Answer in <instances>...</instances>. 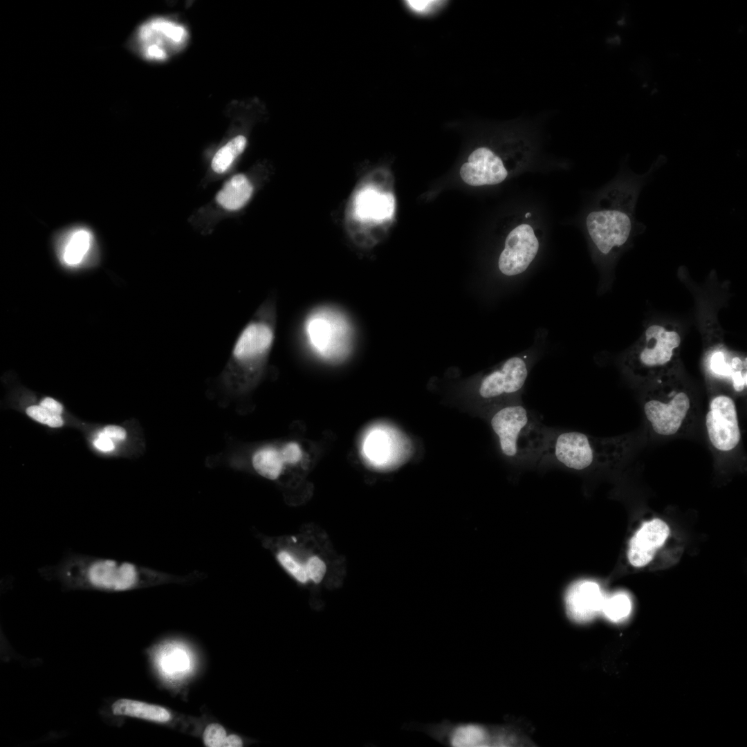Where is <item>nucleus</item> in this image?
Listing matches in <instances>:
<instances>
[{
  "mask_svg": "<svg viewBox=\"0 0 747 747\" xmlns=\"http://www.w3.org/2000/svg\"><path fill=\"white\" fill-rule=\"evenodd\" d=\"M666 161L665 156L659 155L642 174L623 169L620 176L598 195L587 214L585 226L600 260H614L635 236L645 231V225L636 218V204L643 187Z\"/></svg>",
  "mask_w": 747,
  "mask_h": 747,
  "instance_id": "f257e3e1",
  "label": "nucleus"
},
{
  "mask_svg": "<svg viewBox=\"0 0 747 747\" xmlns=\"http://www.w3.org/2000/svg\"><path fill=\"white\" fill-rule=\"evenodd\" d=\"M39 573L70 589L109 592L183 583L197 577V573L174 575L131 562L78 553L67 555L57 564L42 568Z\"/></svg>",
  "mask_w": 747,
  "mask_h": 747,
  "instance_id": "f03ea898",
  "label": "nucleus"
},
{
  "mask_svg": "<svg viewBox=\"0 0 747 747\" xmlns=\"http://www.w3.org/2000/svg\"><path fill=\"white\" fill-rule=\"evenodd\" d=\"M490 424L503 454L520 466L544 464L557 428L546 425L522 401L499 409Z\"/></svg>",
  "mask_w": 747,
  "mask_h": 747,
  "instance_id": "7ed1b4c3",
  "label": "nucleus"
},
{
  "mask_svg": "<svg viewBox=\"0 0 747 747\" xmlns=\"http://www.w3.org/2000/svg\"><path fill=\"white\" fill-rule=\"evenodd\" d=\"M628 448V437L625 436L600 438L578 431L556 429L544 463L582 471L622 461Z\"/></svg>",
  "mask_w": 747,
  "mask_h": 747,
  "instance_id": "20e7f679",
  "label": "nucleus"
},
{
  "mask_svg": "<svg viewBox=\"0 0 747 747\" xmlns=\"http://www.w3.org/2000/svg\"><path fill=\"white\" fill-rule=\"evenodd\" d=\"M277 324V308L267 298L239 335L231 356V367L241 383H249L259 374L273 347Z\"/></svg>",
  "mask_w": 747,
  "mask_h": 747,
  "instance_id": "39448f33",
  "label": "nucleus"
},
{
  "mask_svg": "<svg viewBox=\"0 0 747 747\" xmlns=\"http://www.w3.org/2000/svg\"><path fill=\"white\" fill-rule=\"evenodd\" d=\"M304 341L321 360L339 363L349 355L353 343V329L347 314L330 304L311 310L302 324Z\"/></svg>",
  "mask_w": 747,
  "mask_h": 747,
  "instance_id": "423d86ee",
  "label": "nucleus"
},
{
  "mask_svg": "<svg viewBox=\"0 0 747 747\" xmlns=\"http://www.w3.org/2000/svg\"><path fill=\"white\" fill-rule=\"evenodd\" d=\"M681 338L667 325L654 324L643 333L639 343L626 354L624 365L633 372L656 376L671 368L678 358Z\"/></svg>",
  "mask_w": 747,
  "mask_h": 747,
  "instance_id": "0eeeda50",
  "label": "nucleus"
},
{
  "mask_svg": "<svg viewBox=\"0 0 747 747\" xmlns=\"http://www.w3.org/2000/svg\"><path fill=\"white\" fill-rule=\"evenodd\" d=\"M537 356V351L530 349L507 359L481 380L479 396L484 400L507 398L512 403L522 401L524 385Z\"/></svg>",
  "mask_w": 747,
  "mask_h": 747,
  "instance_id": "6e6552de",
  "label": "nucleus"
},
{
  "mask_svg": "<svg viewBox=\"0 0 747 747\" xmlns=\"http://www.w3.org/2000/svg\"><path fill=\"white\" fill-rule=\"evenodd\" d=\"M420 730L442 745L452 747L504 746L510 744L501 727L444 720L420 726Z\"/></svg>",
  "mask_w": 747,
  "mask_h": 747,
  "instance_id": "1a4fd4ad",
  "label": "nucleus"
},
{
  "mask_svg": "<svg viewBox=\"0 0 747 747\" xmlns=\"http://www.w3.org/2000/svg\"><path fill=\"white\" fill-rule=\"evenodd\" d=\"M643 409L653 431L661 436H670L680 432L689 418L692 400L683 389H673L667 394L649 396Z\"/></svg>",
  "mask_w": 747,
  "mask_h": 747,
  "instance_id": "9d476101",
  "label": "nucleus"
},
{
  "mask_svg": "<svg viewBox=\"0 0 747 747\" xmlns=\"http://www.w3.org/2000/svg\"><path fill=\"white\" fill-rule=\"evenodd\" d=\"M706 426L710 442L717 450L728 452L737 446L741 432L736 405L730 396L718 395L712 399Z\"/></svg>",
  "mask_w": 747,
  "mask_h": 747,
  "instance_id": "9b49d317",
  "label": "nucleus"
},
{
  "mask_svg": "<svg viewBox=\"0 0 747 747\" xmlns=\"http://www.w3.org/2000/svg\"><path fill=\"white\" fill-rule=\"evenodd\" d=\"M540 249V241L533 228L528 223L515 227L507 235L499 259L500 272L508 277L524 273Z\"/></svg>",
  "mask_w": 747,
  "mask_h": 747,
  "instance_id": "f8f14e48",
  "label": "nucleus"
},
{
  "mask_svg": "<svg viewBox=\"0 0 747 747\" xmlns=\"http://www.w3.org/2000/svg\"><path fill=\"white\" fill-rule=\"evenodd\" d=\"M185 28L169 20L156 18L147 21L138 30L136 43L141 55L149 60H162L167 57L169 46L180 47L185 41Z\"/></svg>",
  "mask_w": 747,
  "mask_h": 747,
  "instance_id": "ddd939ff",
  "label": "nucleus"
},
{
  "mask_svg": "<svg viewBox=\"0 0 747 747\" xmlns=\"http://www.w3.org/2000/svg\"><path fill=\"white\" fill-rule=\"evenodd\" d=\"M459 173L463 181L472 186L499 184L508 174L501 158L486 147L474 150Z\"/></svg>",
  "mask_w": 747,
  "mask_h": 747,
  "instance_id": "4468645a",
  "label": "nucleus"
},
{
  "mask_svg": "<svg viewBox=\"0 0 747 747\" xmlns=\"http://www.w3.org/2000/svg\"><path fill=\"white\" fill-rule=\"evenodd\" d=\"M605 596L600 586L591 580L573 584L566 594L568 616L577 622H587L601 612Z\"/></svg>",
  "mask_w": 747,
  "mask_h": 747,
  "instance_id": "2eb2a0df",
  "label": "nucleus"
},
{
  "mask_svg": "<svg viewBox=\"0 0 747 747\" xmlns=\"http://www.w3.org/2000/svg\"><path fill=\"white\" fill-rule=\"evenodd\" d=\"M670 533L668 526L661 519L645 522L629 542L628 559L635 567H642L653 559Z\"/></svg>",
  "mask_w": 747,
  "mask_h": 747,
  "instance_id": "dca6fc26",
  "label": "nucleus"
},
{
  "mask_svg": "<svg viewBox=\"0 0 747 747\" xmlns=\"http://www.w3.org/2000/svg\"><path fill=\"white\" fill-rule=\"evenodd\" d=\"M394 200L389 193H382L367 187L360 190L353 202V215L356 220L380 223L392 216Z\"/></svg>",
  "mask_w": 747,
  "mask_h": 747,
  "instance_id": "f3484780",
  "label": "nucleus"
},
{
  "mask_svg": "<svg viewBox=\"0 0 747 747\" xmlns=\"http://www.w3.org/2000/svg\"><path fill=\"white\" fill-rule=\"evenodd\" d=\"M111 712L118 716H125L157 723H167L172 718L171 712L164 707L129 699H120L111 706Z\"/></svg>",
  "mask_w": 747,
  "mask_h": 747,
  "instance_id": "a211bd4d",
  "label": "nucleus"
},
{
  "mask_svg": "<svg viewBox=\"0 0 747 747\" xmlns=\"http://www.w3.org/2000/svg\"><path fill=\"white\" fill-rule=\"evenodd\" d=\"M91 232L78 228L71 230L66 237L61 248V258L68 266L80 265L86 259L92 246Z\"/></svg>",
  "mask_w": 747,
  "mask_h": 747,
  "instance_id": "6ab92c4d",
  "label": "nucleus"
},
{
  "mask_svg": "<svg viewBox=\"0 0 747 747\" xmlns=\"http://www.w3.org/2000/svg\"><path fill=\"white\" fill-rule=\"evenodd\" d=\"M252 193V186L243 174H237L225 183L216 199L223 208L236 210L242 208Z\"/></svg>",
  "mask_w": 747,
  "mask_h": 747,
  "instance_id": "aec40b11",
  "label": "nucleus"
},
{
  "mask_svg": "<svg viewBox=\"0 0 747 747\" xmlns=\"http://www.w3.org/2000/svg\"><path fill=\"white\" fill-rule=\"evenodd\" d=\"M252 463L258 474L271 480L279 477L285 464L281 450L273 447L258 450L252 456Z\"/></svg>",
  "mask_w": 747,
  "mask_h": 747,
  "instance_id": "412c9836",
  "label": "nucleus"
},
{
  "mask_svg": "<svg viewBox=\"0 0 747 747\" xmlns=\"http://www.w3.org/2000/svg\"><path fill=\"white\" fill-rule=\"evenodd\" d=\"M387 433L382 430H374L366 436L363 452L374 465L382 466L387 462L389 441Z\"/></svg>",
  "mask_w": 747,
  "mask_h": 747,
  "instance_id": "4be33fe9",
  "label": "nucleus"
},
{
  "mask_svg": "<svg viewBox=\"0 0 747 747\" xmlns=\"http://www.w3.org/2000/svg\"><path fill=\"white\" fill-rule=\"evenodd\" d=\"M246 144V139L243 136H238L230 140L214 155L212 160V169L219 174L226 171L234 159L243 151Z\"/></svg>",
  "mask_w": 747,
  "mask_h": 747,
  "instance_id": "5701e85b",
  "label": "nucleus"
},
{
  "mask_svg": "<svg viewBox=\"0 0 747 747\" xmlns=\"http://www.w3.org/2000/svg\"><path fill=\"white\" fill-rule=\"evenodd\" d=\"M631 609V600L623 592L605 596L601 612L611 622H618L626 619Z\"/></svg>",
  "mask_w": 747,
  "mask_h": 747,
  "instance_id": "b1692460",
  "label": "nucleus"
},
{
  "mask_svg": "<svg viewBox=\"0 0 747 747\" xmlns=\"http://www.w3.org/2000/svg\"><path fill=\"white\" fill-rule=\"evenodd\" d=\"M731 359H729L728 351L723 346L716 347L709 354L710 371L717 376L730 378L732 371Z\"/></svg>",
  "mask_w": 747,
  "mask_h": 747,
  "instance_id": "393cba45",
  "label": "nucleus"
},
{
  "mask_svg": "<svg viewBox=\"0 0 747 747\" xmlns=\"http://www.w3.org/2000/svg\"><path fill=\"white\" fill-rule=\"evenodd\" d=\"M26 413L34 420L52 427H58L63 425V420L60 415L53 414L40 405L28 407L26 409Z\"/></svg>",
  "mask_w": 747,
  "mask_h": 747,
  "instance_id": "a878e982",
  "label": "nucleus"
},
{
  "mask_svg": "<svg viewBox=\"0 0 747 747\" xmlns=\"http://www.w3.org/2000/svg\"><path fill=\"white\" fill-rule=\"evenodd\" d=\"M280 564L297 580L306 582L308 580L305 566L297 562L289 553L280 551L277 555Z\"/></svg>",
  "mask_w": 747,
  "mask_h": 747,
  "instance_id": "bb28decb",
  "label": "nucleus"
},
{
  "mask_svg": "<svg viewBox=\"0 0 747 747\" xmlns=\"http://www.w3.org/2000/svg\"><path fill=\"white\" fill-rule=\"evenodd\" d=\"M732 371L730 378L732 386L736 391L741 392L746 387V358L741 359L739 356H734L731 359Z\"/></svg>",
  "mask_w": 747,
  "mask_h": 747,
  "instance_id": "cd10ccee",
  "label": "nucleus"
},
{
  "mask_svg": "<svg viewBox=\"0 0 747 747\" xmlns=\"http://www.w3.org/2000/svg\"><path fill=\"white\" fill-rule=\"evenodd\" d=\"M227 737L226 731L221 725L212 723L207 726L203 734V741L208 747H223Z\"/></svg>",
  "mask_w": 747,
  "mask_h": 747,
  "instance_id": "c85d7f7f",
  "label": "nucleus"
},
{
  "mask_svg": "<svg viewBox=\"0 0 747 747\" xmlns=\"http://www.w3.org/2000/svg\"><path fill=\"white\" fill-rule=\"evenodd\" d=\"M308 579L315 583H319L322 580L326 573V565L324 562L317 557H311L305 565Z\"/></svg>",
  "mask_w": 747,
  "mask_h": 747,
  "instance_id": "c756f323",
  "label": "nucleus"
},
{
  "mask_svg": "<svg viewBox=\"0 0 747 747\" xmlns=\"http://www.w3.org/2000/svg\"><path fill=\"white\" fill-rule=\"evenodd\" d=\"M280 450L285 463L295 464L297 463L302 456L301 448L295 442L286 443L280 449Z\"/></svg>",
  "mask_w": 747,
  "mask_h": 747,
  "instance_id": "7c9ffc66",
  "label": "nucleus"
},
{
  "mask_svg": "<svg viewBox=\"0 0 747 747\" xmlns=\"http://www.w3.org/2000/svg\"><path fill=\"white\" fill-rule=\"evenodd\" d=\"M104 436L110 439L123 440L126 437V431L124 428L117 425H108L104 428L102 432Z\"/></svg>",
  "mask_w": 747,
  "mask_h": 747,
  "instance_id": "2f4dec72",
  "label": "nucleus"
},
{
  "mask_svg": "<svg viewBox=\"0 0 747 747\" xmlns=\"http://www.w3.org/2000/svg\"><path fill=\"white\" fill-rule=\"evenodd\" d=\"M409 6L418 12H424L430 8L432 6L439 3L441 1H431V0H410L405 1Z\"/></svg>",
  "mask_w": 747,
  "mask_h": 747,
  "instance_id": "473e14b6",
  "label": "nucleus"
},
{
  "mask_svg": "<svg viewBox=\"0 0 747 747\" xmlns=\"http://www.w3.org/2000/svg\"><path fill=\"white\" fill-rule=\"evenodd\" d=\"M40 406L57 415H60L63 410L59 403L49 397L43 399L40 403Z\"/></svg>",
  "mask_w": 747,
  "mask_h": 747,
  "instance_id": "72a5a7b5",
  "label": "nucleus"
},
{
  "mask_svg": "<svg viewBox=\"0 0 747 747\" xmlns=\"http://www.w3.org/2000/svg\"><path fill=\"white\" fill-rule=\"evenodd\" d=\"M93 444L98 449L104 452L111 451L114 449V445L111 439L102 433L94 441Z\"/></svg>",
  "mask_w": 747,
  "mask_h": 747,
  "instance_id": "f704fd0d",
  "label": "nucleus"
},
{
  "mask_svg": "<svg viewBox=\"0 0 747 747\" xmlns=\"http://www.w3.org/2000/svg\"><path fill=\"white\" fill-rule=\"evenodd\" d=\"M242 746L243 741L241 737L237 735L231 734L226 737L223 747H241Z\"/></svg>",
  "mask_w": 747,
  "mask_h": 747,
  "instance_id": "c9c22d12",
  "label": "nucleus"
},
{
  "mask_svg": "<svg viewBox=\"0 0 747 747\" xmlns=\"http://www.w3.org/2000/svg\"><path fill=\"white\" fill-rule=\"evenodd\" d=\"M531 215V213H530V212H528V213H526V215H525V217H528V216H530Z\"/></svg>",
  "mask_w": 747,
  "mask_h": 747,
  "instance_id": "e433bc0d",
  "label": "nucleus"
}]
</instances>
